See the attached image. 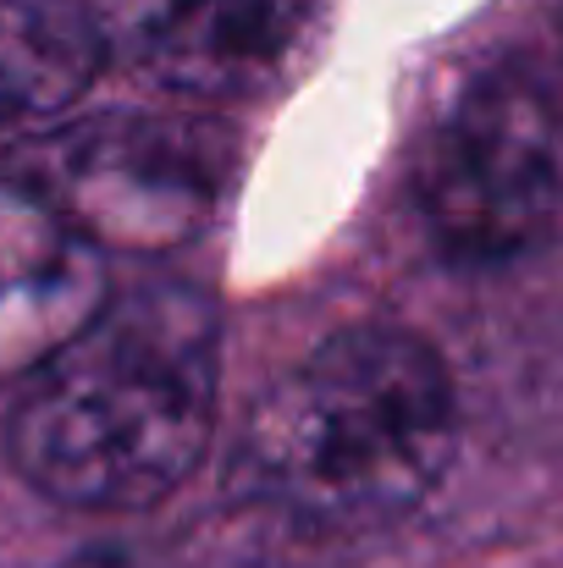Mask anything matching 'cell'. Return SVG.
Wrapping results in <instances>:
<instances>
[{"instance_id": "1", "label": "cell", "mask_w": 563, "mask_h": 568, "mask_svg": "<svg viewBox=\"0 0 563 568\" xmlns=\"http://www.w3.org/2000/svg\"><path fill=\"white\" fill-rule=\"evenodd\" d=\"M221 397V321L188 282H139L22 381L6 453L50 503L155 508L199 469Z\"/></svg>"}, {"instance_id": "2", "label": "cell", "mask_w": 563, "mask_h": 568, "mask_svg": "<svg viewBox=\"0 0 563 568\" xmlns=\"http://www.w3.org/2000/svg\"><path fill=\"white\" fill-rule=\"evenodd\" d=\"M459 447L448 365L398 326H349L254 403L238 475L293 519L365 530L420 508Z\"/></svg>"}, {"instance_id": "3", "label": "cell", "mask_w": 563, "mask_h": 568, "mask_svg": "<svg viewBox=\"0 0 563 568\" xmlns=\"http://www.w3.org/2000/svg\"><path fill=\"white\" fill-rule=\"evenodd\" d=\"M563 199V100L514 61L470 72L414 150V210L464 265H497L547 237Z\"/></svg>"}, {"instance_id": "4", "label": "cell", "mask_w": 563, "mask_h": 568, "mask_svg": "<svg viewBox=\"0 0 563 568\" xmlns=\"http://www.w3.org/2000/svg\"><path fill=\"white\" fill-rule=\"evenodd\" d=\"M11 178L105 254H167L215 215L227 150L210 128L172 116H89L22 144Z\"/></svg>"}, {"instance_id": "5", "label": "cell", "mask_w": 563, "mask_h": 568, "mask_svg": "<svg viewBox=\"0 0 563 568\" xmlns=\"http://www.w3.org/2000/svg\"><path fill=\"white\" fill-rule=\"evenodd\" d=\"M105 298V248L28 183L0 178V386L33 376Z\"/></svg>"}, {"instance_id": "6", "label": "cell", "mask_w": 563, "mask_h": 568, "mask_svg": "<svg viewBox=\"0 0 563 568\" xmlns=\"http://www.w3.org/2000/svg\"><path fill=\"white\" fill-rule=\"evenodd\" d=\"M310 0H144L133 61L193 100L260 94L299 50Z\"/></svg>"}, {"instance_id": "7", "label": "cell", "mask_w": 563, "mask_h": 568, "mask_svg": "<svg viewBox=\"0 0 563 568\" xmlns=\"http://www.w3.org/2000/svg\"><path fill=\"white\" fill-rule=\"evenodd\" d=\"M105 67V28L83 0H0V128L67 116Z\"/></svg>"}, {"instance_id": "8", "label": "cell", "mask_w": 563, "mask_h": 568, "mask_svg": "<svg viewBox=\"0 0 563 568\" xmlns=\"http://www.w3.org/2000/svg\"><path fill=\"white\" fill-rule=\"evenodd\" d=\"M61 568H144L133 552H122V547H100V552H78L72 564H61Z\"/></svg>"}]
</instances>
